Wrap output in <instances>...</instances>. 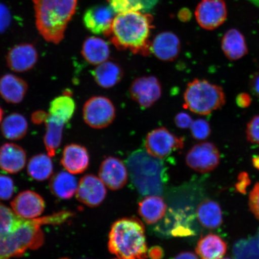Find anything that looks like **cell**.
<instances>
[{"instance_id": "1f68e13d", "label": "cell", "mask_w": 259, "mask_h": 259, "mask_svg": "<svg viewBox=\"0 0 259 259\" xmlns=\"http://www.w3.org/2000/svg\"><path fill=\"white\" fill-rule=\"evenodd\" d=\"M236 259H258L259 246L257 240L249 239L239 242L234 248Z\"/></svg>"}, {"instance_id": "2e32d148", "label": "cell", "mask_w": 259, "mask_h": 259, "mask_svg": "<svg viewBox=\"0 0 259 259\" xmlns=\"http://www.w3.org/2000/svg\"><path fill=\"white\" fill-rule=\"evenodd\" d=\"M115 14L109 6H93L84 14L83 23L93 34L105 35L111 27Z\"/></svg>"}, {"instance_id": "7c38bea8", "label": "cell", "mask_w": 259, "mask_h": 259, "mask_svg": "<svg viewBox=\"0 0 259 259\" xmlns=\"http://www.w3.org/2000/svg\"><path fill=\"white\" fill-rule=\"evenodd\" d=\"M38 59L37 49L31 44L15 45L9 50L6 58L9 69L16 73L27 72L33 69Z\"/></svg>"}, {"instance_id": "6da1fadb", "label": "cell", "mask_w": 259, "mask_h": 259, "mask_svg": "<svg viewBox=\"0 0 259 259\" xmlns=\"http://www.w3.org/2000/svg\"><path fill=\"white\" fill-rule=\"evenodd\" d=\"M72 216L73 213L66 210L32 219L18 215L11 231L0 235V259L20 257L28 250H37L45 241L42 225H60Z\"/></svg>"}, {"instance_id": "b9f144b4", "label": "cell", "mask_w": 259, "mask_h": 259, "mask_svg": "<svg viewBox=\"0 0 259 259\" xmlns=\"http://www.w3.org/2000/svg\"><path fill=\"white\" fill-rule=\"evenodd\" d=\"M250 89L252 95L259 98V71L252 74L250 79Z\"/></svg>"}, {"instance_id": "f6af8a7d", "label": "cell", "mask_w": 259, "mask_h": 259, "mask_svg": "<svg viewBox=\"0 0 259 259\" xmlns=\"http://www.w3.org/2000/svg\"><path fill=\"white\" fill-rule=\"evenodd\" d=\"M174 259H199V258L192 252L186 251L178 254Z\"/></svg>"}, {"instance_id": "7dc6e473", "label": "cell", "mask_w": 259, "mask_h": 259, "mask_svg": "<svg viewBox=\"0 0 259 259\" xmlns=\"http://www.w3.org/2000/svg\"><path fill=\"white\" fill-rule=\"evenodd\" d=\"M252 163H253L254 166L255 167L259 169V156H255L252 158Z\"/></svg>"}, {"instance_id": "d6a6232c", "label": "cell", "mask_w": 259, "mask_h": 259, "mask_svg": "<svg viewBox=\"0 0 259 259\" xmlns=\"http://www.w3.org/2000/svg\"><path fill=\"white\" fill-rule=\"evenodd\" d=\"M109 6L115 14L143 11L140 0H108Z\"/></svg>"}, {"instance_id": "ee69618b", "label": "cell", "mask_w": 259, "mask_h": 259, "mask_svg": "<svg viewBox=\"0 0 259 259\" xmlns=\"http://www.w3.org/2000/svg\"><path fill=\"white\" fill-rule=\"evenodd\" d=\"M142 6H143V11L148 12L153 9L155 5L157 4L158 0H140Z\"/></svg>"}, {"instance_id": "7bdbcfd3", "label": "cell", "mask_w": 259, "mask_h": 259, "mask_svg": "<svg viewBox=\"0 0 259 259\" xmlns=\"http://www.w3.org/2000/svg\"><path fill=\"white\" fill-rule=\"evenodd\" d=\"M148 256L150 259H162L164 256L163 248L159 246H155L148 251Z\"/></svg>"}, {"instance_id": "603a6c76", "label": "cell", "mask_w": 259, "mask_h": 259, "mask_svg": "<svg viewBox=\"0 0 259 259\" xmlns=\"http://www.w3.org/2000/svg\"><path fill=\"white\" fill-rule=\"evenodd\" d=\"M81 54L87 63L97 66L108 60L110 49L102 38L89 37L83 43Z\"/></svg>"}, {"instance_id": "4316f807", "label": "cell", "mask_w": 259, "mask_h": 259, "mask_svg": "<svg viewBox=\"0 0 259 259\" xmlns=\"http://www.w3.org/2000/svg\"><path fill=\"white\" fill-rule=\"evenodd\" d=\"M28 131V121L21 113H11L1 123L2 134L9 140H21L27 135Z\"/></svg>"}, {"instance_id": "e575fe53", "label": "cell", "mask_w": 259, "mask_h": 259, "mask_svg": "<svg viewBox=\"0 0 259 259\" xmlns=\"http://www.w3.org/2000/svg\"><path fill=\"white\" fill-rule=\"evenodd\" d=\"M15 191L14 182L12 178L0 175V199L9 200L14 195Z\"/></svg>"}, {"instance_id": "30bf717a", "label": "cell", "mask_w": 259, "mask_h": 259, "mask_svg": "<svg viewBox=\"0 0 259 259\" xmlns=\"http://www.w3.org/2000/svg\"><path fill=\"white\" fill-rule=\"evenodd\" d=\"M129 93L131 98L141 108H150L161 97V84L154 76L139 77L133 81Z\"/></svg>"}, {"instance_id": "8992f818", "label": "cell", "mask_w": 259, "mask_h": 259, "mask_svg": "<svg viewBox=\"0 0 259 259\" xmlns=\"http://www.w3.org/2000/svg\"><path fill=\"white\" fill-rule=\"evenodd\" d=\"M184 100V108L207 115L224 106L226 96L222 87L206 79H195L187 84Z\"/></svg>"}, {"instance_id": "ac0fdd59", "label": "cell", "mask_w": 259, "mask_h": 259, "mask_svg": "<svg viewBox=\"0 0 259 259\" xmlns=\"http://www.w3.org/2000/svg\"><path fill=\"white\" fill-rule=\"evenodd\" d=\"M61 163L67 171L79 174L85 171L90 164L88 150L83 146L76 144L67 145L64 147Z\"/></svg>"}, {"instance_id": "8d00e7d4", "label": "cell", "mask_w": 259, "mask_h": 259, "mask_svg": "<svg viewBox=\"0 0 259 259\" xmlns=\"http://www.w3.org/2000/svg\"><path fill=\"white\" fill-rule=\"evenodd\" d=\"M12 22V15L8 6L0 3V34L8 30Z\"/></svg>"}, {"instance_id": "83f0119b", "label": "cell", "mask_w": 259, "mask_h": 259, "mask_svg": "<svg viewBox=\"0 0 259 259\" xmlns=\"http://www.w3.org/2000/svg\"><path fill=\"white\" fill-rule=\"evenodd\" d=\"M227 250L226 242L219 236L209 234L200 239L196 252L201 259H221Z\"/></svg>"}, {"instance_id": "4fadbf2b", "label": "cell", "mask_w": 259, "mask_h": 259, "mask_svg": "<svg viewBox=\"0 0 259 259\" xmlns=\"http://www.w3.org/2000/svg\"><path fill=\"white\" fill-rule=\"evenodd\" d=\"M105 184L93 175H86L81 178L76 191V198L89 207H97L105 200L106 196Z\"/></svg>"}, {"instance_id": "60d3db41", "label": "cell", "mask_w": 259, "mask_h": 259, "mask_svg": "<svg viewBox=\"0 0 259 259\" xmlns=\"http://www.w3.org/2000/svg\"><path fill=\"white\" fill-rule=\"evenodd\" d=\"M252 99L247 93H242L236 97V103L241 108H247L251 104Z\"/></svg>"}, {"instance_id": "f35d334b", "label": "cell", "mask_w": 259, "mask_h": 259, "mask_svg": "<svg viewBox=\"0 0 259 259\" xmlns=\"http://www.w3.org/2000/svg\"><path fill=\"white\" fill-rule=\"evenodd\" d=\"M193 120L191 116L186 112H180L175 116L174 122L181 129L190 128Z\"/></svg>"}, {"instance_id": "5b68a950", "label": "cell", "mask_w": 259, "mask_h": 259, "mask_svg": "<svg viewBox=\"0 0 259 259\" xmlns=\"http://www.w3.org/2000/svg\"><path fill=\"white\" fill-rule=\"evenodd\" d=\"M108 249L119 259H147L145 228L140 220L124 218L113 223L109 235Z\"/></svg>"}, {"instance_id": "ab89813d", "label": "cell", "mask_w": 259, "mask_h": 259, "mask_svg": "<svg viewBox=\"0 0 259 259\" xmlns=\"http://www.w3.org/2000/svg\"><path fill=\"white\" fill-rule=\"evenodd\" d=\"M49 117V113L39 110L32 113L31 121L35 125H40L45 123Z\"/></svg>"}, {"instance_id": "9c48e42d", "label": "cell", "mask_w": 259, "mask_h": 259, "mask_svg": "<svg viewBox=\"0 0 259 259\" xmlns=\"http://www.w3.org/2000/svg\"><path fill=\"white\" fill-rule=\"evenodd\" d=\"M186 161L191 169L200 173H208L218 166L220 152L211 142H201L190 149L186 155Z\"/></svg>"}, {"instance_id": "f907efd6", "label": "cell", "mask_w": 259, "mask_h": 259, "mask_svg": "<svg viewBox=\"0 0 259 259\" xmlns=\"http://www.w3.org/2000/svg\"><path fill=\"white\" fill-rule=\"evenodd\" d=\"M222 259H231V258H222Z\"/></svg>"}, {"instance_id": "681fc988", "label": "cell", "mask_w": 259, "mask_h": 259, "mask_svg": "<svg viewBox=\"0 0 259 259\" xmlns=\"http://www.w3.org/2000/svg\"><path fill=\"white\" fill-rule=\"evenodd\" d=\"M257 241L258 244V246H259V234H258V239H257Z\"/></svg>"}, {"instance_id": "836d02e7", "label": "cell", "mask_w": 259, "mask_h": 259, "mask_svg": "<svg viewBox=\"0 0 259 259\" xmlns=\"http://www.w3.org/2000/svg\"><path fill=\"white\" fill-rule=\"evenodd\" d=\"M190 129L192 137L196 140H205L211 134L210 124L204 119H197L193 121Z\"/></svg>"}, {"instance_id": "8fae6325", "label": "cell", "mask_w": 259, "mask_h": 259, "mask_svg": "<svg viewBox=\"0 0 259 259\" xmlns=\"http://www.w3.org/2000/svg\"><path fill=\"white\" fill-rule=\"evenodd\" d=\"M197 23L206 30H213L226 21L228 9L225 0H201L195 11Z\"/></svg>"}, {"instance_id": "4dcf8cb0", "label": "cell", "mask_w": 259, "mask_h": 259, "mask_svg": "<svg viewBox=\"0 0 259 259\" xmlns=\"http://www.w3.org/2000/svg\"><path fill=\"white\" fill-rule=\"evenodd\" d=\"M53 162L50 155L45 154L35 155L28 161V176L35 180H47L53 175Z\"/></svg>"}, {"instance_id": "7402d4cb", "label": "cell", "mask_w": 259, "mask_h": 259, "mask_svg": "<svg viewBox=\"0 0 259 259\" xmlns=\"http://www.w3.org/2000/svg\"><path fill=\"white\" fill-rule=\"evenodd\" d=\"M222 50L228 59L237 61L248 54V47L244 35L236 28L225 32L222 39Z\"/></svg>"}, {"instance_id": "d4e9b609", "label": "cell", "mask_w": 259, "mask_h": 259, "mask_svg": "<svg viewBox=\"0 0 259 259\" xmlns=\"http://www.w3.org/2000/svg\"><path fill=\"white\" fill-rule=\"evenodd\" d=\"M72 96L70 90L64 91L62 96L56 97L51 102L49 115L64 124L69 122L76 109L75 102Z\"/></svg>"}, {"instance_id": "cb8c5ba5", "label": "cell", "mask_w": 259, "mask_h": 259, "mask_svg": "<svg viewBox=\"0 0 259 259\" xmlns=\"http://www.w3.org/2000/svg\"><path fill=\"white\" fill-rule=\"evenodd\" d=\"M166 210V203L158 195L148 196L139 203V215L148 225L159 222L164 216Z\"/></svg>"}, {"instance_id": "ba28073f", "label": "cell", "mask_w": 259, "mask_h": 259, "mask_svg": "<svg viewBox=\"0 0 259 259\" xmlns=\"http://www.w3.org/2000/svg\"><path fill=\"white\" fill-rule=\"evenodd\" d=\"M145 150L153 157L163 160L174 152L183 148L184 139L178 137L165 127L149 132L144 142Z\"/></svg>"}, {"instance_id": "e0dca14e", "label": "cell", "mask_w": 259, "mask_h": 259, "mask_svg": "<svg viewBox=\"0 0 259 259\" xmlns=\"http://www.w3.org/2000/svg\"><path fill=\"white\" fill-rule=\"evenodd\" d=\"M181 48L179 37L169 31L161 32L155 37L151 44V52L162 61L170 62L176 60Z\"/></svg>"}, {"instance_id": "277c9868", "label": "cell", "mask_w": 259, "mask_h": 259, "mask_svg": "<svg viewBox=\"0 0 259 259\" xmlns=\"http://www.w3.org/2000/svg\"><path fill=\"white\" fill-rule=\"evenodd\" d=\"M35 26L45 40L59 44L75 14L77 0H32Z\"/></svg>"}, {"instance_id": "ffe728a7", "label": "cell", "mask_w": 259, "mask_h": 259, "mask_svg": "<svg viewBox=\"0 0 259 259\" xmlns=\"http://www.w3.org/2000/svg\"><path fill=\"white\" fill-rule=\"evenodd\" d=\"M28 89L27 82L15 74H6L0 78V96L9 103L19 104L23 101Z\"/></svg>"}, {"instance_id": "816d5d0a", "label": "cell", "mask_w": 259, "mask_h": 259, "mask_svg": "<svg viewBox=\"0 0 259 259\" xmlns=\"http://www.w3.org/2000/svg\"><path fill=\"white\" fill-rule=\"evenodd\" d=\"M119 259V258H118Z\"/></svg>"}, {"instance_id": "44dd1931", "label": "cell", "mask_w": 259, "mask_h": 259, "mask_svg": "<svg viewBox=\"0 0 259 259\" xmlns=\"http://www.w3.org/2000/svg\"><path fill=\"white\" fill-rule=\"evenodd\" d=\"M92 73L97 85L106 89L117 85L124 76V70L120 64L109 60L97 65Z\"/></svg>"}, {"instance_id": "52a82bcc", "label": "cell", "mask_w": 259, "mask_h": 259, "mask_svg": "<svg viewBox=\"0 0 259 259\" xmlns=\"http://www.w3.org/2000/svg\"><path fill=\"white\" fill-rule=\"evenodd\" d=\"M116 117L114 105L108 97H91L84 104L83 118L90 127L102 129L111 125Z\"/></svg>"}, {"instance_id": "74e56055", "label": "cell", "mask_w": 259, "mask_h": 259, "mask_svg": "<svg viewBox=\"0 0 259 259\" xmlns=\"http://www.w3.org/2000/svg\"><path fill=\"white\" fill-rule=\"evenodd\" d=\"M250 209L255 218L259 220V183L252 189L250 195Z\"/></svg>"}, {"instance_id": "484cf974", "label": "cell", "mask_w": 259, "mask_h": 259, "mask_svg": "<svg viewBox=\"0 0 259 259\" xmlns=\"http://www.w3.org/2000/svg\"><path fill=\"white\" fill-rule=\"evenodd\" d=\"M51 192L61 199H69L76 192L78 183L75 177L69 171H61L55 175L50 181Z\"/></svg>"}, {"instance_id": "9a60e30c", "label": "cell", "mask_w": 259, "mask_h": 259, "mask_svg": "<svg viewBox=\"0 0 259 259\" xmlns=\"http://www.w3.org/2000/svg\"><path fill=\"white\" fill-rule=\"evenodd\" d=\"M16 215L22 218H37L44 212L45 202L39 194L25 190L18 194L11 203Z\"/></svg>"}, {"instance_id": "3957f363", "label": "cell", "mask_w": 259, "mask_h": 259, "mask_svg": "<svg viewBox=\"0 0 259 259\" xmlns=\"http://www.w3.org/2000/svg\"><path fill=\"white\" fill-rule=\"evenodd\" d=\"M133 184L144 196L161 195L167 182V168L163 160L145 150H136L126 160Z\"/></svg>"}, {"instance_id": "f546056e", "label": "cell", "mask_w": 259, "mask_h": 259, "mask_svg": "<svg viewBox=\"0 0 259 259\" xmlns=\"http://www.w3.org/2000/svg\"><path fill=\"white\" fill-rule=\"evenodd\" d=\"M45 124L47 130L44 137L45 147L48 155L54 157L62 142L65 124L52 118L50 115Z\"/></svg>"}, {"instance_id": "d6986e66", "label": "cell", "mask_w": 259, "mask_h": 259, "mask_svg": "<svg viewBox=\"0 0 259 259\" xmlns=\"http://www.w3.org/2000/svg\"><path fill=\"white\" fill-rule=\"evenodd\" d=\"M27 153L23 148L14 143H6L0 147V169L15 174L24 169Z\"/></svg>"}, {"instance_id": "7a4b0ae2", "label": "cell", "mask_w": 259, "mask_h": 259, "mask_svg": "<svg viewBox=\"0 0 259 259\" xmlns=\"http://www.w3.org/2000/svg\"><path fill=\"white\" fill-rule=\"evenodd\" d=\"M153 18L141 11L119 14L115 16L111 28L105 34L119 50L148 56L151 53L149 40Z\"/></svg>"}, {"instance_id": "d590c367", "label": "cell", "mask_w": 259, "mask_h": 259, "mask_svg": "<svg viewBox=\"0 0 259 259\" xmlns=\"http://www.w3.org/2000/svg\"><path fill=\"white\" fill-rule=\"evenodd\" d=\"M245 132L249 142L259 145V115L253 116L248 122Z\"/></svg>"}, {"instance_id": "bcb514c9", "label": "cell", "mask_w": 259, "mask_h": 259, "mask_svg": "<svg viewBox=\"0 0 259 259\" xmlns=\"http://www.w3.org/2000/svg\"><path fill=\"white\" fill-rule=\"evenodd\" d=\"M178 16H179V18L181 21L186 22L190 20L191 18H192V13H191L189 9H184L180 12Z\"/></svg>"}, {"instance_id": "c3c4849f", "label": "cell", "mask_w": 259, "mask_h": 259, "mask_svg": "<svg viewBox=\"0 0 259 259\" xmlns=\"http://www.w3.org/2000/svg\"><path fill=\"white\" fill-rule=\"evenodd\" d=\"M3 115H4V111H3L2 106H0V124H1L3 121Z\"/></svg>"}, {"instance_id": "5bb4252c", "label": "cell", "mask_w": 259, "mask_h": 259, "mask_svg": "<svg viewBox=\"0 0 259 259\" xmlns=\"http://www.w3.org/2000/svg\"><path fill=\"white\" fill-rule=\"evenodd\" d=\"M99 174L105 185L112 190L122 189L127 182V168L116 157L105 158L100 166Z\"/></svg>"}, {"instance_id": "f1b7e54d", "label": "cell", "mask_w": 259, "mask_h": 259, "mask_svg": "<svg viewBox=\"0 0 259 259\" xmlns=\"http://www.w3.org/2000/svg\"><path fill=\"white\" fill-rule=\"evenodd\" d=\"M197 217L200 224L207 229H216L222 225L223 215L219 204L211 200H205L197 207Z\"/></svg>"}]
</instances>
